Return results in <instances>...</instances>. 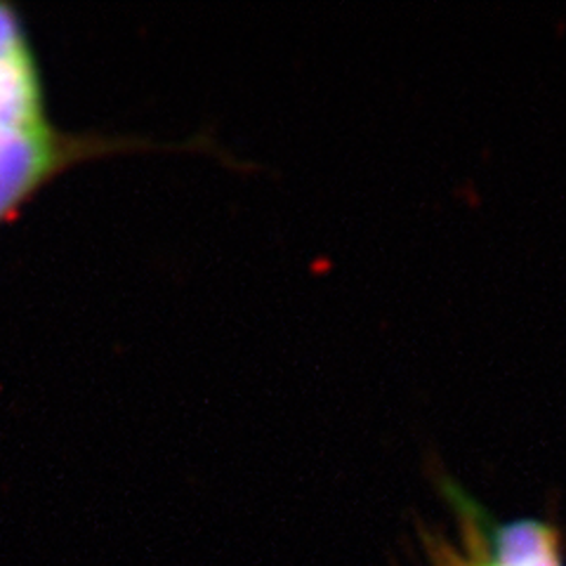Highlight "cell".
Here are the masks:
<instances>
[{"label": "cell", "mask_w": 566, "mask_h": 566, "mask_svg": "<svg viewBox=\"0 0 566 566\" xmlns=\"http://www.w3.org/2000/svg\"><path fill=\"white\" fill-rule=\"evenodd\" d=\"M156 147L145 137L64 128L22 8L0 0V227L78 164Z\"/></svg>", "instance_id": "obj_1"}, {"label": "cell", "mask_w": 566, "mask_h": 566, "mask_svg": "<svg viewBox=\"0 0 566 566\" xmlns=\"http://www.w3.org/2000/svg\"><path fill=\"white\" fill-rule=\"evenodd\" d=\"M495 566H562L559 534L538 520H515L493 528Z\"/></svg>", "instance_id": "obj_2"}, {"label": "cell", "mask_w": 566, "mask_h": 566, "mask_svg": "<svg viewBox=\"0 0 566 566\" xmlns=\"http://www.w3.org/2000/svg\"><path fill=\"white\" fill-rule=\"evenodd\" d=\"M482 566H495V564H482Z\"/></svg>", "instance_id": "obj_3"}]
</instances>
